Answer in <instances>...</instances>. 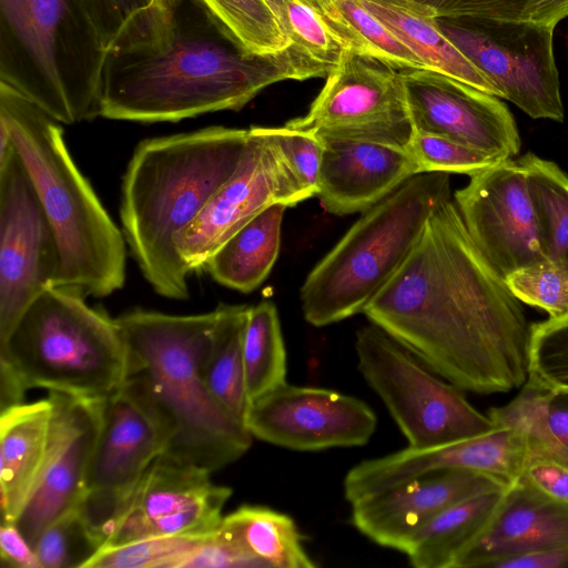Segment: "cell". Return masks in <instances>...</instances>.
Segmentation results:
<instances>
[{
	"label": "cell",
	"mask_w": 568,
	"mask_h": 568,
	"mask_svg": "<svg viewBox=\"0 0 568 568\" xmlns=\"http://www.w3.org/2000/svg\"><path fill=\"white\" fill-rule=\"evenodd\" d=\"M363 313L463 390L507 393L528 381L532 324L450 200Z\"/></svg>",
	"instance_id": "6da1fadb"
},
{
	"label": "cell",
	"mask_w": 568,
	"mask_h": 568,
	"mask_svg": "<svg viewBox=\"0 0 568 568\" xmlns=\"http://www.w3.org/2000/svg\"><path fill=\"white\" fill-rule=\"evenodd\" d=\"M328 73L292 48L271 57L248 53L202 0H153L106 48L99 116L178 122L239 110L284 80Z\"/></svg>",
	"instance_id": "7a4b0ae2"
},
{
	"label": "cell",
	"mask_w": 568,
	"mask_h": 568,
	"mask_svg": "<svg viewBox=\"0 0 568 568\" xmlns=\"http://www.w3.org/2000/svg\"><path fill=\"white\" fill-rule=\"evenodd\" d=\"M248 129L207 126L141 141L121 187L122 232L146 282L170 300L189 297L191 272L176 239L231 176Z\"/></svg>",
	"instance_id": "3957f363"
},
{
	"label": "cell",
	"mask_w": 568,
	"mask_h": 568,
	"mask_svg": "<svg viewBox=\"0 0 568 568\" xmlns=\"http://www.w3.org/2000/svg\"><path fill=\"white\" fill-rule=\"evenodd\" d=\"M215 316V308L194 315L136 308L115 318L128 351L124 385L162 423L168 435L163 454L211 474L242 457L253 438L205 383Z\"/></svg>",
	"instance_id": "277c9868"
},
{
	"label": "cell",
	"mask_w": 568,
	"mask_h": 568,
	"mask_svg": "<svg viewBox=\"0 0 568 568\" xmlns=\"http://www.w3.org/2000/svg\"><path fill=\"white\" fill-rule=\"evenodd\" d=\"M0 126L34 186L53 230L58 287L105 297L125 283L126 242L73 161L60 122L0 82Z\"/></svg>",
	"instance_id": "5b68a950"
},
{
	"label": "cell",
	"mask_w": 568,
	"mask_h": 568,
	"mask_svg": "<svg viewBox=\"0 0 568 568\" xmlns=\"http://www.w3.org/2000/svg\"><path fill=\"white\" fill-rule=\"evenodd\" d=\"M105 52L85 0H0V82L62 124L99 116Z\"/></svg>",
	"instance_id": "8992f818"
},
{
	"label": "cell",
	"mask_w": 568,
	"mask_h": 568,
	"mask_svg": "<svg viewBox=\"0 0 568 568\" xmlns=\"http://www.w3.org/2000/svg\"><path fill=\"white\" fill-rule=\"evenodd\" d=\"M448 200L449 174L424 172L365 211L305 278L301 288L304 318L320 327L363 313Z\"/></svg>",
	"instance_id": "52a82bcc"
},
{
	"label": "cell",
	"mask_w": 568,
	"mask_h": 568,
	"mask_svg": "<svg viewBox=\"0 0 568 568\" xmlns=\"http://www.w3.org/2000/svg\"><path fill=\"white\" fill-rule=\"evenodd\" d=\"M0 362L27 389L104 400L124 385L128 351L115 318L80 292L51 286L0 341Z\"/></svg>",
	"instance_id": "ba28073f"
},
{
	"label": "cell",
	"mask_w": 568,
	"mask_h": 568,
	"mask_svg": "<svg viewBox=\"0 0 568 568\" xmlns=\"http://www.w3.org/2000/svg\"><path fill=\"white\" fill-rule=\"evenodd\" d=\"M355 351L359 373L409 447L446 445L496 427L467 400L462 388L437 375L376 325L357 331Z\"/></svg>",
	"instance_id": "9c48e42d"
},
{
	"label": "cell",
	"mask_w": 568,
	"mask_h": 568,
	"mask_svg": "<svg viewBox=\"0 0 568 568\" xmlns=\"http://www.w3.org/2000/svg\"><path fill=\"white\" fill-rule=\"evenodd\" d=\"M443 33L487 78L499 98L534 119L561 122L554 27L531 20L437 18Z\"/></svg>",
	"instance_id": "30bf717a"
},
{
	"label": "cell",
	"mask_w": 568,
	"mask_h": 568,
	"mask_svg": "<svg viewBox=\"0 0 568 568\" xmlns=\"http://www.w3.org/2000/svg\"><path fill=\"white\" fill-rule=\"evenodd\" d=\"M321 140L407 148L414 128L400 71L346 47L307 113L285 124Z\"/></svg>",
	"instance_id": "8fae6325"
},
{
	"label": "cell",
	"mask_w": 568,
	"mask_h": 568,
	"mask_svg": "<svg viewBox=\"0 0 568 568\" xmlns=\"http://www.w3.org/2000/svg\"><path fill=\"white\" fill-rule=\"evenodd\" d=\"M166 446L168 435L159 417L128 386L103 400L101 426L78 507L103 545Z\"/></svg>",
	"instance_id": "7c38bea8"
},
{
	"label": "cell",
	"mask_w": 568,
	"mask_h": 568,
	"mask_svg": "<svg viewBox=\"0 0 568 568\" xmlns=\"http://www.w3.org/2000/svg\"><path fill=\"white\" fill-rule=\"evenodd\" d=\"M307 199L266 128L251 126L231 176L179 234V254L191 273L204 270L225 241L268 206L291 207Z\"/></svg>",
	"instance_id": "4fadbf2b"
},
{
	"label": "cell",
	"mask_w": 568,
	"mask_h": 568,
	"mask_svg": "<svg viewBox=\"0 0 568 568\" xmlns=\"http://www.w3.org/2000/svg\"><path fill=\"white\" fill-rule=\"evenodd\" d=\"M58 270L53 230L12 145L0 156V341L55 285Z\"/></svg>",
	"instance_id": "5bb4252c"
},
{
	"label": "cell",
	"mask_w": 568,
	"mask_h": 568,
	"mask_svg": "<svg viewBox=\"0 0 568 568\" xmlns=\"http://www.w3.org/2000/svg\"><path fill=\"white\" fill-rule=\"evenodd\" d=\"M454 196L473 243L501 277L546 258L518 160H504L471 175Z\"/></svg>",
	"instance_id": "9a60e30c"
},
{
	"label": "cell",
	"mask_w": 568,
	"mask_h": 568,
	"mask_svg": "<svg viewBox=\"0 0 568 568\" xmlns=\"http://www.w3.org/2000/svg\"><path fill=\"white\" fill-rule=\"evenodd\" d=\"M244 423L260 440L315 452L365 445L375 433L377 418L354 396L285 383L251 402Z\"/></svg>",
	"instance_id": "2e32d148"
},
{
	"label": "cell",
	"mask_w": 568,
	"mask_h": 568,
	"mask_svg": "<svg viewBox=\"0 0 568 568\" xmlns=\"http://www.w3.org/2000/svg\"><path fill=\"white\" fill-rule=\"evenodd\" d=\"M232 489L211 473L162 454L148 470L104 546L158 536H209L223 519Z\"/></svg>",
	"instance_id": "e0dca14e"
},
{
	"label": "cell",
	"mask_w": 568,
	"mask_h": 568,
	"mask_svg": "<svg viewBox=\"0 0 568 568\" xmlns=\"http://www.w3.org/2000/svg\"><path fill=\"white\" fill-rule=\"evenodd\" d=\"M529 460L526 436L496 426L484 434L446 445L402 450L358 463L346 474L343 490L352 504L365 496L413 478L442 470H468L506 486L521 477Z\"/></svg>",
	"instance_id": "ac0fdd59"
},
{
	"label": "cell",
	"mask_w": 568,
	"mask_h": 568,
	"mask_svg": "<svg viewBox=\"0 0 568 568\" xmlns=\"http://www.w3.org/2000/svg\"><path fill=\"white\" fill-rule=\"evenodd\" d=\"M49 397L53 415L47 457L16 520L32 548L45 528L81 504L102 418L103 400L57 392Z\"/></svg>",
	"instance_id": "d6986e66"
},
{
	"label": "cell",
	"mask_w": 568,
	"mask_h": 568,
	"mask_svg": "<svg viewBox=\"0 0 568 568\" xmlns=\"http://www.w3.org/2000/svg\"><path fill=\"white\" fill-rule=\"evenodd\" d=\"M414 130L508 160L520 150L515 120L497 97L430 70L400 71Z\"/></svg>",
	"instance_id": "ffe728a7"
},
{
	"label": "cell",
	"mask_w": 568,
	"mask_h": 568,
	"mask_svg": "<svg viewBox=\"0 0 568 568\" xmlns=\"http://www.w3.org/2000/svg\"><path fill=\"white\" fill-rule=\"evenodd\" d=\"M508 487L468 470L429 473L351 504L353 526L375 544L404 552L437 514L474 495Z\"/></svg>",
	"instance_id": "44dd1931"
},
{
	"label": "cell",
	"mask_w": 568,
	"mask_h": 568,
	"mask_svg": "<svg viewBox=\"0 0 568 568\" xmlns=\"http://www.w3.org/2000/svg\"><path fill=\"white\" fill-rule=\"evenodd\" d=\"M568 546V503L521 476L509 485L493 517L458 555L453 568L490 567L517 554Z\"/></svg>",
	"instance_id": "7402d4cb"
},
{
	"label": "cell",
	"mask_w": 568,
	"mask_h": 568,
	"mask_svg": "<svg viewBox=\"0 0 568 568\" xmlns=\"http://www.w3.org/2000/svg\"><path fill=\"white\" fill-rule=\"evenodd\" d=\"M317 196L335 215L365 212L419 169L405 149L357 140H322Z\"/></svg>",
	"instance_id": "603a6c76"
},
{
	"label": "cell",
	"mask_w": 568,
	"mask_h": 568,
	"mask_svg": "<svg viewBox=\"0 0 568 568\" xmlns=\"http://www.w3.org/2000/svg\"><path fill=\"white\" fill-rule=\"evenodd\" d=\"M53 415L50 397L0 413L1 523H14L44 464Z\"/></svg>",
	"instance_id": "cb8c5ba5"
},
{
	"label": "cell",
	"mask_w": 568,
	"mask_h": 568,
	"mask_svg": "<svg viewBox=\"0 0 568 568\" xmlns=\"http://www.w3.org/2000/svg\"><path fill=\"white\" fill-rule=\"evenodd\" d=\"M427 68L499 98L487 78L443 33L437 18L413 0H361Z\"/></svg>",
	"instance_id": "d4e9b609"
},
{
	"label": "cell",
	"mask_w": 568,
	"mask_h": 568,
	"mask_svg": "<svg viewBox=\"0 0 568 568\" xmlns=\"http://www.w3.org/2000/svg\"><path fill=\"white\" fill-rule=\"evenodd\" d=\"M286 209L276 203L261 212L213 253L204 270L225 287L242 293L254 291L277 260Z\"/></svg>",
	"instance_id": "484cf974"
},
{
	"label": "cell",
	"mask_w": 568,
	"mask_h": 568,
	"mask_svg": "<svg viewBox=\"0 0 568 568\" xmlns=\"http://www.w3.org/2000/svg\"><path fill=\"white\" fill-rule=\"evenodd\" d=\"M505 488L484 491L437 514L408 542L404 554L416 568H453L498 507Z\"/></svg>",
	"instance_id": "4316f807"
},
{
	"label": "cell",
	"mask_w": 568,
	"mask_h": 568,
	"mask_svg": "<svg viewBox=\"0 0 568 568\" xmlns=\"http://www.w3.org/2000/svg\"><path fill=\"white\" fill-rule=\"evenodd\" d=\"M217 532L263 568L316 567L292 517L272 508L242 505L223 516Z\"/></svg>",
	"instance_id": "83f0119b"
},
{
	"label": "cell",
	"mask_w": 568,
	"mask_h": 568,
	"mask_svg": "<svg viewBox=\"0 0 568 568\" xmlns=\"http://www.w3.org/2000/svg\"><path fill=\"white\" fill-rule=\"evenodd\" d=\"M250 306L220 304L204 361V378L211 393L244 420L250 402L245 392L243 337Z\"/></svg>",
	"instance_id": "f1b7e54d"
},
{
	"label": "cell",
	"mask_w": 568,
	"mask_h": 568,
	"mask_svg": "<svg viewBox=\"0 0 568 568\" xmlns=\"http://www.w3.org/2000/svg\"><path fill=\"white\" fill-rule=\"evenodd\" d=\"M337 36L356 53L395 70L425 64L361 0H311Z\"/></svg>",
	"instance_id": "f546056e"
},
{
	"label": "cell",
	"mask_w": 568,
	"mask_h": 568,
	"mask_svg": "<svg viewBox=\"0 0 568 568\" xmlns=\"http://www.w3.org/2000/svg\"><path fill=\"white\" fill-rule=\"evenodd\" d=\"M517 160L526 174L542 252L568 268V175L532 153Z\"/></svg>",
	"instance_id": "4dcf8cb0"
},
{
	"label": "cell",
	"mask_w": 568,
	"mask_h": 568,
	"mask_svg": "<svg viewBox=\"0 0 568 568\" xmlns=\"http://www.w3.org/2000/svg\"><path fill=\"white\" fill-rule=\"evenodd\" d=\"M244 383L248 402L284 385L287 361L276 306H250L243 337Z\"/></svg>",
	"instance_id": "1f68e13d"
},
{
	"label": "cell",
	"mask_w": 568,
	"mask_h": 568,
	"mask_svg": "<svg viewBox=\"0 0 568 568\" xmlns=\"http://www.w3.org/2000/svg\"><path fill=\"white\" fill-rule=\"evenodd\" d=\"M202 1L248 53L271 57L291 48V41L267 0Z\"/></svg>",
	"instance_id": "d6a6232c"
},
{
	"label": "cell",
	"mask_w": 568,
	"mask_h": 568,
	"mask_svg": "<svg viewBox=\"0 0 568 568\" xmlns=\"http://www.w3.org/2000/svg\"><path fill=\"white\" fill-rule=\"evenodd\" d=\"M277 16L291 48L329 72L347 44L325 21L311 0H267Z\"/></svg>",
	"instance_id": "836d02e7"
},
{
	"label": "cell",
	"mask_w": 568,
	"mask_h": 568,
	"mask_svg": "<svg viewBox=\"0 0 568 568\" xmlns=\"http://www.w3.org/2000/svg\"><path fill=\"white\" fill-rule=\"evenodd\" d=\"M212 535L158 536L104 546L84 568H182L186 558Z\"/></svg>",
	"instance_id": "e575fe53"
},
{
	"label": "cell",
	"mask_w": 568,
	"mask_h": 568,
	"mask_svg": "<svg viewBox=\"0 0 568 568\" xmlns=\"http://www.w3.org/2000/svg\"><path fill=\"white\" fill-rule=\"evenodd\" d=\"M102 547L79 508L45 528L33 545L41 568H84Z\"/></svg>",
	"instance_id": "d590c367"
},
{
	"label": "cell",
	"mask_w": 568,
	"mask_h": 568,
	"mask_svg": "<svg viewBox=\"0 0 568 568\" xmlns=\"http://www.w3.org/2000/svg\"><path fill=\"white\" fill-rule=\"evenodd\" d=\"M407 152L419 172L475 175L500 162L497 158L455 140L414 130Z\"/></svg>",
	"instance_id": "8d00e7d4"
},
{
	"label": "cell",
	"mask_w": 568,
	"mask_h": 568,
	"mask_svg": "<svg viewBox=\"0 0 568 568\" xmlns=\"http://www.w3.org/2000/svg\"><path fill=\"white\" fill-rule=\"evenodd\" d=\"M514 296L539 307L551 318L568 315V268L545 258L520 267L505 277Z\"/></svg>",
	"instance_id": "74e56055"
},
{
	"label": "cell",
	"mask_w": 568,
	"mask_h": 568,
	"mask_svg": "<svg viewBox=\"0 0 568 568\" xmlns=\"http://www.w3.org/2000/svg\"><path fill=\"white\" fill-rule=\"evenodd\" d=\"M287 168L308 197L317 195L324 143L316 135L287 128L265 126Z\"/></svg>",
	"instance_id": "f35d334b"
},
{
	"label": "cell",
	"mask_w": 568,
	"mask_h": 568,
	"mask_svg": "<svg viewBox=\"0 0 568 568\" xmlns=\"http://www.w3.org/2000/svg\"><path fill=\"white\" fill-rule=\"evenodd\" d=\"M436 18L532 20L542 0H413Z\"/></svg>",
	"instance_id": "ab89813d"
},
{
	"label": "cell",
	"mask_w": 568,
	"mask_h": 568,
	"mask_svg": "<svg viewBox=\"0 0 568 568\" xmlns=\"http://www.w3.org/2000/svg\"><path fill=\"white\" fill-rule=\"evenodd\" d=\"M182 568H263V566L219 535L216 530L186 558Z\"/></svg>",
	"instance_id": "60d3db41"
},
{
	"label": "cell",
	"mask_w": 568,
	"mask_h": 568,
	"mask_svg": "<svg viewBox=\"0 0 568 568\" xmlns=\"http://www.w3.org/2000/svg\"><path fill=\"white\" fill-rule=\"evenodd\" d=\"M153 0H85L105 49L130 20Z\"/></svg>",
	"instance_id": "b9f144b4"
},
{
	"label": "cell",
	"mask_w": 568,
	"mask_h": 568,
	"mask_svg": "<svg viewBox=\"0 0 568 568\" xmlns=\"http://www.w3.org/2000/svg\"><path fill=\"white\" fill-rule=\"evenodd\" d=\"M548 496L568 503V466L546 458H531L521 475Z\"/></svg>",
	"instance_id": "7bdbcfd3"
},
{
	"label": "cell",
	"mask_w": 568,
	"mask_h": 568,
	"mask_svg": "<svg viewBox=\"0 0 568 568\" xmlns=\"http://www.w3.org/2000/svg\"><path fill=\"white\" fill-rule=\"evenodd\" d=\"M1 566L11 568H41L37 554L14 523H1Z\"/></svg>",
	"instance_id": "ee69618b"
},
{
	"label": "cell",
	"mask_w": 568,
	"mask_h": 568,
	"mask_svg": "<svg viewBox=\"0 0 568 568\" xmlns=\"http://www.w3.org/2000/svg\"><path fill=\"white\" fill-rule=\"evenodd\" d=\"M490 568H568V546L517 554L493 562Z\"/></svg>",
	"instance_id": "f6af8a7d"
},
{
	"label": "cell",
	"mask_w": 568,
	"mask_h": 568,
	"mask_svg": "<svg viewBox=\"0 0 568 568\" xmlns=\"http://www.w3.org/2000/svg\"><path fill=\"white\" fill-rule=\"evenodd\" d=\"M544 413L549 432L568 454V395L545 390Z\"/></svg>",
	"instance_id": "bcb514c9"
},
{
	"label": "cell",
	"mask_w": 568,
	"mask_h": 568,
	"mask_svg": "<svg viewBox=\"0 0 568 568\" xmlns=\"http://www.w3.org/2000/svg\"><path fill=\"white\" fill-rule=\"evenodd\" d=\"M27 390L17 374L0 362V412L22 404Z\"/></svg>",
	"instance_id": "7dc6e473"
},
{
	"label": "cell",
	"mask_w": 568,
	"mask_h": 568,
	"mask_svg": "<svg viewBox=\"0 0 568 568\" xmlns=\"http://www.w3.org/2000/svg\"><path fill=\"white\" fill-rule=\"evenodd\" d=\"M568 16V0H542L531 21L556 27Z\"/></svg>",
	"instance_id": "c3c4849f"
}]
</instances>
